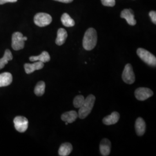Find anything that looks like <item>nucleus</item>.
Masks as SVG:
<instances>
[{"label":"nucleus","instance_id":"obj_18","mask_svg":"<svg viewBox=\"0 0 156 156\" xmlns=\"http://www.w3.org/2000/svg\"><path fill=\"white\" fill-rule=\"evenodd\" d=\"M73 151V146L69 143L62 144L58 150V154L60 156H68Z\"/></svg>","mask_w":156,"mask_h":156},{"label":"nucleus","instance_id":"obj_16","mask_svg":"<svg viewBox=\"0 0 156 156\" xmlns=\"http://www.w3.org/2000/svg\"><path fill=\"white\" fill-rule=\"evenodd\" d=\"M67 32L64 28H59L57 31V36L56 39V44L58 46L63 45L67 39Z\"/></svg>","mask_w":156,"mask_h":156},{"label":"nucleus","instance_id":"obj_7","mask_svg":"<svg viewBox=\"0 0 156 156\" xmlns=\"http://www.w3.org/2000/svg\"><path fill=\"white\" fill-rule=\"evenodd\" d=\"M13 123L16 129L20 133H24L28 128V120L25 117L16 116L13 120Z\"/></svg>","mask_w":156,"mask_h":156},{"label":"nucleus","instance_id":"obj_25","mask_svg":"<svg viewBox=\"0 0 156 156\" xmlns=\"http://www.w3.org/2000/svg\"><path fill=\"white\" fill-rule=\"evenodd\" d=\"M17 0H0V5L4 4L7 2H15Z\"/></svg>","mask_w":156,"mask_h":156},{"label":"nucleus","instance_id":"obj_9","mask_svg":"<svg viewBox=\"0 0 156 156\" xmlns=\"http://www.w3.org/2000/svg\"><path fill=\"white\" fill-rule=\"evenodd\" d=\"M120 17L126 20L129 25L135 26L136 21L135 19L134 12L131 9H125L121 12Z\"/></svg>","mask_w":156,"mask_h":156},{"label":"nucleus","instance_id":"obj_22","mask_svg":"<svg viewBox=\"0 0 156 156\" xmlns=\"http://www.w3.org/2000/svg\"><path fill=\"white\" fill-rule=\"evenodd\" d=\"M84 100L85 98L83 95H77L76 97H75L73 100V106H75L76 108H80L83 105Z\"/></svg>","mask_w":156,"mask_h":156},{"label":"nucleus","instance_id":"obj_1","mask_svg":"<svg viewBox=\"0 0 156 156\" xmlns=\"http://www.w3.org/2000/svg\"><path fill=\"white\" fill-rule=\"evenodd\" d=\"M97 42V34L93 28H89L84 34L83 39V46L86 50H93Z\"/></svg>","mask_w":156,"mask_h":156},{"label":"nucleus","instance_id":"obj_14","mask_svg":"<svg viewBox=\"0 0 156 156\" xmlns=\"http://www.w3.org/2000/svg\"><path fill=\"white\" fill-rule=\"evenodd\" d=\"M78 117V112L75 111H71L64 113L62 115L61 119L64 122L72 123L75 122Z\"/></svg>","mask_w":156,"mask_h":156},{"label":"nucleus","instance_id":"obj_8","mask_svg":"<svg viewBox=\"0 0 156 156\" xmlns=\"http://www.w3.org/2000/svg\"><path fill=\"white\" fill-rule=\"evenodd\" d=\"M153 95V92L150 89L146 87L138 88L135 91V96L138 100H146Z\"/></svg>","mask_w":156,"mask_h":156},{"label":"nucleus","instance_id":"obj_20","mask_svg":"<svg viewBox=\"0 0 156 156\" xmlns=\"http://www.w3.org/2000/svg\"><path fill=\"white\" fill-rule=\"evenodd\" d=\"M61 21L62 24L67 27H73L75 26V24L74 20L67 13H65L62 15Z\"/></svg>","mask_w":156,"mask_h":156},{"label":"nucleus","instance_id":"obj_3","mask_svg":"<svg viewBox=\"0 0 156 156\" xmlns=\"http://www.w3.org/2000/svg\"><path fill=\"white\" fill-rule=\"evenodd\" d=\"M137 55L140 58L151 67H156V58L151 52L142 48H139L137 50Z\"/></svg>","mask_w":156,"mask_h":156},{"label":"nucleus","instance_id":"obj_21","mask_svg":"<svg viewBox=\"0 0 156 156\" xmlns=\"http://www.w3.org/2000/svg\"><path fill=\"white\" fill-rule=\"evenodd\" d=\"M45 82L43 81H41L37 84L34 89V93L37 96H42L45 93Z\"/></svg>","mask_w":156,"mask_h":156},{"label":"nucleus","instance_id":"obj_5","mask_svg":"<svg viewBox=\"0 0 156 156\" xmlns=\"http://www.w3.org/2000/svg\"><path fill=\"white\" fill-rule=\"evenodd\" d=\"M35 24L40 27L49 25L52 22V17L50 15L46 13H38L34 18Z\"/></svg>","mask_w":156,"mask_h":156},{"label":"nucleus","instance_id":"obj_17","mask_svg":"<svg viewBox=\"0 0 156 156\" xmlns=\"http://www.w3.org/2000/svg\"><path fill=\"white\" fill-rule=\"evenodd\" d=\"M30 60L31 62H49L50 60V57L49 54L44 51H43L39 56H31L30 57Z\"/></svg>","mask_w":156,"mask_h":156},{"label":"nucleus","instance_id":"obj_11","mask_svg":"<svg viewBox=\"0 0 156 156\" xmlns=\"http://www.w3.org/2000/svg\"><path fill=\"white\" fill-rule=\"evenodd\" d=\"M101 154L104 156H109L111 150V143L109 140L104 139L101 142L100 145Z\"/></svg>","mask_w":156,"mask_h":156},{"label":"nucleus","instance_id":"obj_23","mask_svg":"<svg viewBox=\"0 0 156 156\" xmlns=\"http://www.w3.org/2000/svg\"><path fill=\"white\" fill-rule=\"evenodd\" d=\"M102 5L106 6H114L115 5V0H101Z\"/></svg>","mask_w":156,"mask_h":156},{"label":"nucleus","instance_id":"obj_15","mask_svg":"<svg viewBox=\"0 0 156 156\" xmlns=\"http://www.w3.org/2000/svg\"><path fill=\"white\" fill-rule=\"evenodd\" d=\"M12 75L9 73H4L0 74V87H5L11 84L12 82Z\"/></svg>","mask_w":156,"mask_h":156},{"label":"nucleus","instance_id":"obj_4","mask_svg":"<svg viewBox=\"0 0 156 156\" xmlns=\"http://www.w3.org/2000/svg\"><path fill=\"white\" fill-rule=\"evenodd\" d=\"M27 40L26 37H24L22 34L16 32L13 34L12 38V47L15 50H21L24 47V42Z\"/></svg>","mask_w":156,"mask_h":156},{"label":"nucleus","instance_id":"obj_27","mask_svg":"<svg viewBox=\"0 0 156 156\" xmlns=\"http://www.w3.org/2000/svg\"><path fill=\"white\" fill-rule=\"evenodd\" d=\"M66 125H68V122H66Z\"/></svg>","mask_w":156,"mask_h":156},{"label":"nucleus","instance_id":"obj_12","mask_svg":"<svg viewBox=\"0 0 156 156\" xmlns=\"http://www.w3.org/2000/svg\"><path fill=\"white\" fill-rule=\"evenodd\" d=\"M120 119V115L117 112H113L109 116L103 119V123L107 126L113 125L117 123Z\"/></svg>","mask_w":156,"mask_h":156},{"label":"nucleus","instance_id":"obj_2","mask_svg":"<svg viewBox=\"0 0 156 156\" xmlns=\"http://www.w3.org/2000/svg\"><path fill=\"white\" fill-rule=\"evenodd\" d=\"M95 97L94 95L90 94L85 98L83 105L79 109L78 111V117L80 119H83L91 113L93 109V108L94 105Z\"/></svg>","mask_w":156,"mask_h":156},{"label":"nucleus","instance_id":"obj_6","mask_svg":"<svg viewBox=\"0 0 156 156\" xmlns=\"http://www.w3.org/2000/svg\"><path fill=\"white\" fill-rule=\"evenodd\" d=\"M122 79L126 83H134L135 80V76L133 71V68L130 64L126 65L122 73Z\"/></svg>","mask_w":156,"mask_h":156},{"label":"nucleus","instance_id":"obj_13","mask_svg":"<svg viewBox=\"0 0 156 156\" xmlns=\"http://www.w3.org/2000/svg\"><path fill=\"white\" fill-rule=\"evenodd\" d=\"M135 128L137 135L138 136H142L145 134L146 131V124L144 120L139 117L136 119L135 124Z\"/></svg>","mask_w":156,"mask_h":156},{"label":"nucleus","instance_id":"obj_24","mask_svg":"<svg viewBox=\"0 0 156 156\" xmlns=\"http://www.w3.org/2000/svg\"><path fill=\"white\" fill-rule=\"evenodd\" d=\"M149 16L151 17L152 22L154 24H156V12L155 11H151L149 12Z\"/></svg>","mask_w":156,"mask_h":156},{"label":"nucleus","instance_id":"obj_10","mask_svg":"<svg viewBox=\"0 0 156 156\" xmlns=\"http://www.w3.org/2000/svg\"><path fill=\"white\" fill-rule=\"evenodd\" d=\"M44 67V64L42 62H34L33 64H25L24 67L26 73L30 74L36 70H39L42 69Z\"/></svg>","mask_w":156,"mask_h":156},{"label":"nucleus","instance_id":"obj_26","mask_svg":"<svg viewBox=\"0 0 156 156\" xmlns=\"http://www.w3.org/2000/svg\"><path fill=\"white\" fill-rule=\"evenodd\" d=\"M55 1L61 2H63V3H70V2H72L73 1V0H55Z\"/></svg>","mask_w":156,"mask_h":156},{"label":"nucleus","instance_id":"obj_19","mask_svg":"<svg viewBox=\"0 0 156 156\" xmlns=\"http://www.w3.org/2000/svg\"><path fill=\"white\" fill-rule=\"evenodd\" d=\"M13 58V56L11 51L9 49H6L5 51L4 55L2 58H0V69H2Z\"/></svg>","mask_w":156,"mask_h":156}]
</instances>
